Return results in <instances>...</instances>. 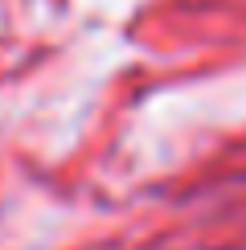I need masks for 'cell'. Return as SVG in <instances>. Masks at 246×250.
I'll return each instance as SVG.
<instances>
[]
</instances>
